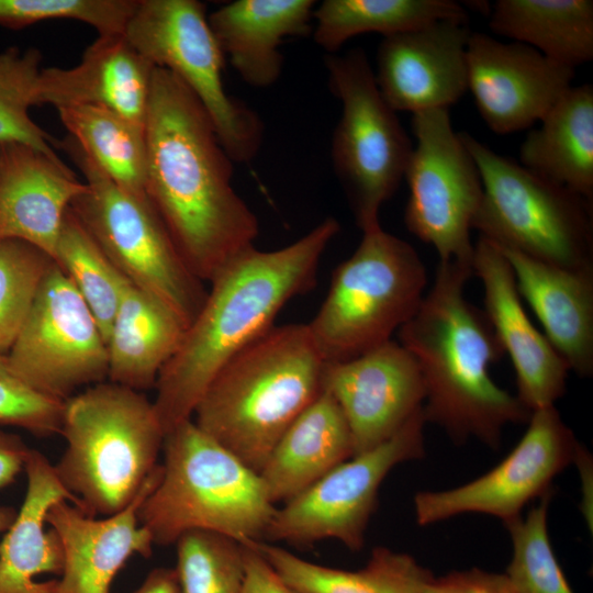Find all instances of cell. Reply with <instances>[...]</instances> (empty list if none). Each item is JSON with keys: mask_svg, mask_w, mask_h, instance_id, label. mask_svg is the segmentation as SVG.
Returning <instances> with one entry per match:
<instances>
[{"mask_svg": "<svg viewBox=\"0 0 593 593\" xmlns=\"http://www.w3.org/2000/svg\"><path fill=\"white\" fill-rule=\"evenodd\" d=\"M145 190L190 271L202 282L254 246L259 223L232 186L234 161L205 109L155 67L145 119Z\"/></svg>", "mask_w": 593, "mask_h": 593, "instance_id": "obj_1", "label": "cell"}, {"mask_svg": "<svg viewBox=\"0 0 593 593\" xmlns=\"http://www.w3.org/2000/svg\"><path fill=\"white\" fill-rule=\"evenodd\" d=\"M339 230L328 216L282 248L249 247L212 278L203 305L155 384L153 404L165 435L192 418L219 371L273 326L287 302L315 286L320 260Z\"/></svg>", "mask_w": 593, "mask_h": 593, "instance_id": "obj_2", "label": "cell"}, {"mask_svg": "<svg viewBox=\"0 0 593 593\" xmlns=\"http://www.w3.org/2000/svg\"><path fill=\"white\" fill-rule=\"evenodd\" d=\"M472 265L439 262L434 283L415 314L398 331L415 358L425 388L426 423L455 444L477 438L499 449L508 424L527 423L529 411L490 373L504 351L484 311L465 295Z\"/></svg>", "mask_w": 593, "mask_h": 593, "instance_id": "obj_3", "label": "cell"}, {"mask_svg": "<svg viewBox=\"0 0 593 593\" xmlns=\"http://www.w3.org/2000/svg\"><path fill=\"white\" fill-rule=\"evenodd\" d=\"M324 367L307 324L272 326L219 371L193 422L259 473L282 434L323 390Z\"/></svg>", "mask_w": 593, "mask_h": 593, "instance_id": "obj_4", "label": "cell"}, {"mask_svg": "<svg viewBox=\"0 0 593 593\" xmlns=\"http://www.w3.org/2000/svg\"><path fill=\"white\" fill-rule=\"evenodd\" d=\"M160 478L138 507L154 545L206 530L240 544L261 541L276 513L260 474L192 418L166 433Z\"/></svg>", "mask_w": 593, "mask_h": 593, "instance_id": "obj_5", "label": "cell"}, {"mask_svg": "<svg viewBox=\"0 0 593 593\" xmlns=\"http://www.w3.org/2000/svg\"><path fill=\"white\" fill-rule=\"evenodd\" d=\"M66 448L56 473L91 516L128 506L158 468L165 432L153 402L139 391L100 382L64 403Z\"/></svg>", "mask_w": 593, "mask_h": 593, "instance_id": "obj_6", "label": "cell"}, {"mask_svg": "<svg viewBox=\"0 0 593 593\" xmlns=\"http://www.w3.org/2000/svg\"><path fill=\"white\" fill-rule=\"evenodd\" d=\"M426 284L425 266L412 245L380 225L363 231L307 324L324 361H346L391 340L419 307Z\"/></svg>", "mask_w": 593, "mask_h": 593, "instance_id": "obj_7", "label": "cell"}, {"mask_svg": "<svg viewBox=\"0 0 593 593\" xmlns=\"http://www.w3.org/2000/svg\"><path fill=\"white\" fill-rule=\"evenodd\" d=\"M482 181L472 230L492 244L570 269L593 268L592 201L459 133Z\"/></svg>", "mask_w": 593, "mask_h": 593, "instance_id": "obj_8", "label": "cell"}, {"mask_svg": "<svg viewBox=\"0 0 593 593\" xmlns=\"http://www.w3.org/2000/svg\"><path fill=\"white\" fill-rule=\"evenodd\" d=\"M57 144L87 184L72 201V213L131 284L160 299L188 327L208 291L183 261L150 201L115 184L69 135Z\"/></svg>", "mask_w": 593, "mask_h": 593, "instance_id": "obj_9", "label": "cell"}, {"mask_svg": "<svg viewBox=\"0 0 593 593\" xmlns=\"http://www.w3.org/2000/svg\"><path fill=\"white\" fill-rule=\"evenodd\" d=\"M328 88L342 103L332 138L334 171L357 226L380 225L379 212L399 189L413 144L384 101L361 47L325 56Z\"/></svg>", "mask_w": 593, "mask_h": 593, "instance_id": "obj_10", "label": "cell"}, {"mask_svg": "<svg viewBox=\"0 0 593 593\" xmlns=\"http://www.w3.org/2000/svg\"><path fill=\"white\" fill-rule=\"evenodd\" d=\"M124 36L155 67L177 76L209 114L234 163H249L264 138L261 118L231 97L222 80L225 56L197 0H137Z\"/></svg>", "mask_w": 593, "mask_h": 593, "instance_id": "obj_11", "label": "cell"}, {"mask_svg": "<svg viewBox=\"0 0 593 593\" xmlns=\"http://www.w3.org/2000/svg\"><path fill=\"white\" fill-rule=\"evenodd\" d=\"M416 139L405 170L409 199L406 228L432 245L439 262L472 265V221L482 199L479 169L455 132L448 109L412 114Z\"/></svg>", "mask_w": 593, "mask_h": 593, "instance_id": "obj_12", "label": "cell"}, {"mask_svg": "<svg viewBox=\"0 0 593 593\" xmlns=\"http://www.w3.org/2000/svg\"><path fill=\"white\" fill-rule=\"evenodd\" d=\"M425 425L422 406L390 439L342 462L277 508L265 539L304 546L336 539L360 550L384 478L425 455Z\"/></svg>", "mask_w": 593, "mask_h": 593, "instance_id": "obj_13", "label": "cell"}, {"mask_svg": "<svg viewBox=\"0 0 593 593\" xmlns=\"http://www.w3.org/2000/svg\"><path fill=\"white\" fill-rule=\"evenodd\" d=\"M30 387L66 401L83 385L108 377V350L88 305L54 261L7 354Z\"/></svg>", "mask_w": 593, "mask_h": 593, "instance_id": "obj_14", "label": "cell"}, {"mask_svg": "<svg viewBox=\"0 0 593 593\" xmlns=\"http://www.w3.org/2000/svg\"><path fill=\"white\" fill-rule=\"evenodd\" d=\"M527 423L513 450L486 473L454 489L416 493L417 524L426 526L466 513L506 523L519 517L529 501L551 491L553 478L574 463L581 445L555 405L533 411Z\"/></svg>", "mask_w": 593, "mask_h": 593, "instance_id": "obj_15", "label": "cell"}, {"mask_svg": "<svg viewBox=\"0 0 593 593\" xmlns=\"http://www.w3.org/2000/svg\"><path fill=\"white\" fill-rule=\"evenodd\" d=\"M575 69L519 43L471 32L468 89L483 121L496 134L530 128L571 87Z\"/></svg>", "mask_w": 593, "mask_h": 593, "instance_id": "obj_16", "label": "cell"}, {"mask_svg": "<svg viewBox=\"0 0 593 593\" xmlns=\"http://www.w3.org/2000/svg\"><path fill=\"white\" fill-rule=\"evenodd\" d=\"M323 389L347 421L354 456L390 439L425 399L415 358L393 339L356 358L325 362Z\"/></svg>", "mask_w": 593, "mask_h": 593, "instance_id": "obj_17", "label": "cell"}, {"mask_svg": "<svg viewBox=\"0 0 593 593\" xmlns=\"http://www.w3.org/2000/svg\"><path fill=\"white\" fill-rule=\"evenodd\" d=\"M468 18L440 19L383 37L374 79L390 108L448 109L468 90Z\"/></svg>", "mask_w": 593, "mask_h": 593, "instance_id": "obj_18", "label": "cell"}, {"mask_svg": "<svg viewBox=\"0 0 593 593\" xmlns=\"http://www.w3.org/2000/svg\"><path fill=\"white\" fill-rule=\"evenodd\" d=\"M472 276L484 292V313L511 358L518 400L529 410L555 405L566 391L568 365L524 310L511 266L488 239L474 244Z\"/></svg>", "mask_w": 593, "mask_h": 593, "instance_id": "obj_19", "label": "cell"}, {"mask_svg": "<svg viewBox=\"0 0 593 593\" xmlns=\"http://www.w3.org/2000/svg\"><path fill=\"white\" fill-rule=\"evenodd\" d=\"M86 189L54 150L0 144V242L20 239L54 258L66 213Z\"/></svg>", "mask_w": 593, "mask_h": 593, "instance_id": "obj_20", "label": "cell"}, {"mask_svg": "<svg viewBox=\"0 0 593 593\" xmlns=\"http://www.w3.org/2000/svg\"><path fill=\"white\" fill-rule=\"evenodd\" d=\"M160 474L158 466L136 499L110 516L96 518L67 501L49 508L46 524L59 536L65 556L53 593H109L116 573L133 555H152L154 541L139 524L137 512Z\"/></svg>", "mask_w": 593, "mask_h": 593, "instance_id": "obj_21", "label": "cell"}, {"mask_svg": "<svg viewBox=\"0 0 593 593\" xmlns=\"http://www.w3.org/2000/svg\"><path fill=\"white\" fill-rule=\"evenodd\" d=\"M155 66L124 34L98 36L71 68L43 67L36 105H98L145 128Z\"/></svg>", "mask_w": 593, "mask_h": 593, "instance_id": "obj_22", "label": "cell"}, {"mask_svg": "<svg viewBox=\"0 0 593 593\" xmlns=\"http://www.w3.org/2000/svg\"><path fill=\"white\" fill-rule=\"evenodd\" d=\"M494 246L511 266L521 299L532 307L544 335L569 370L579 377H590L593 373V268H563Z\"/></svg>", "mask_w": 593, "mask_h": 593, "instance_id": "obj_23", "label": "cell"}, {"mask_svg": "<svg viewBox=\"0 0 593 593\" xmlns=\"http://www.w3.org/2000/svg\"><path fill=\"white\" fill-rule=\"evenodd\" d=\"M24 471L26 492L18 514L0 541V593H53L56 581L37 582L41 574H61L64 548L57 533L45 530L49 508L77 500L60 482L54 465L30 449Z\"/></svg>", "mask_w": 593, "mask_h": 593, "instance_id": "obj_24", "label": "cell"}, {"mask_svg": "<svg viewBox=\"0 0 593 593\" xmlns=\"http://www.w3.org/2000/svg\"><path fill=\"white\" fill-rule=\"evenodd\" d=\"M315 5L313 0H236L208 14V20L239 77L251 87L268 88L282 74V42L312 32Z\"/></svg>", "mask_w": 593, "mask_h": 593, "instance_id": "obj_25", "label": "cell"}, {"mask_svg": "<svg viewBox=\"0 0 593 593\" xmlns=\"http://www.w3.org/2000/svg\"><path fill=\"white\" fill-rule=\"evenodd\" d=\"M353 456L347 421L323 389L279 438L259 474L270 501L283 504Z\"/></svg>", "mask_w": 593, "mask_h": 593, "instance_id": "obj_26", "label": "cell"}, {"mask_svg": "<svg viewBox=\"0 0 593 593\" xmlns=\"http://www.w3.org/2000/svg\"><path fill=\"white\" fill-rule=\"evenodd\" d=\"M186 329L165 302L128 282L107 337L109 381L137 391L155 387Z\"/></svg>", "mask_w": 593, "mask_h": 593, "instance_id": "obj_27", "label": "cell"}, {"mask_svg": "<svg viewBox=\"0 0 593 593\" xmlns=\"http://www.w3.org/2000/svg\"><path fill=\"white\" fill-rule=\"evenodd\" d=\"M530 130L519 164L537 176L592 201L593 87H570Z\"/></svg>", "mask_w": 593, "mask_h": 593, "instance_id": "obj_28", "label": "cell"}, {"mask_svg": "<svg viewBox=\"0 0 593 593\" xmlns=\"http://www.w3.org/2000/svg\"><path fill=\"white\" fill-rule=\"evenodd\" d=\"M253 545L296 593H422L433 577L412 556L387 547L374 548L363 568L343 570L310 562L272 544Z\"/></svg>", "mask_w": 593, "mask_h": 593, "instance_id": "obj_29", "label": "cell"}, {"mask_svg": "<svg viewBox=\"0 0 593 593\" xmlns=\"http://www.w3.org/2000/svg\"><path fill=\"white\" fill-rule=\"evenodd\" d=\"M489 25L574 69L593 58L591 0H497Z\"/></svg>", "mask_w": 593, "mask_h": 593, "instance_id": "obj_30", "label": "cell"}, {"mask_svg": "<svg viewBox=\"0 0 593 593\" xmlns=\"http://www.w3.org/2000/svg\"><path fill=\"white\" fill-rule=\"evenodd\" d=\"M468 18L451 0H324L315 5L314 42L336 54L351 37L380 33L383 37L440 20Z\"/></svg>", "mask_w": 593, "mask_h": 593, "instance_id": "obj_31", "label": "cell"}, {"mask_svg": "<svg viewBox=\"0 0 593 593\" xmlns=\"http://www.w3.org/2000/svg\"><path fill=\"white\" fill-rule=\"evenodd\" d=\"M57 112L68 135L115 184L148 200L145 128L98 105L63 107Z\"/></svg>", "mask_w": 593, "mask_h": 593, "instance_id": "obj_32", "label": "cell"}, {"mask_svg": "<svg viewBox=\"0 0 593 593\" xmlns=\"http://www.w3.org/2000/svg\"><path fill=\"white\" fill-rule=\"evenodd\" d=\"M54 261L67 276L107 337L128 281L114 267L69 210L56 244Z\"/></svg>", "mask_w": 593, "mask_h": 593, "instance_id": "obj_33", "label": "cell"}, {"mask_svg": "<svg viewBox=\"0 0 593 593\" xmlns=\"http://www.w3.org/2000/svg\"><path fill=\"white\" fill-rule=\"evenodd\" d=\"M552 490L540 497L525 518L503 523L513 556L504 573L515 593H573L552 550L547 526Z\"/></svg>", "mask_w": 593, "mask_h": 593, "instance_id": "obj_34", "label": "cell"}, {"mask_svg": "<svg viewBox=\"0 0 593 593\" xmlns=\"http://www.w3.org/2000/svg\"><path fill=\"white\" fill-rule=\"evenodd\" d=\"M42 61V53L35 47L0 51V144L54 150V138L30 115V109L36 105Z\"/></svg>", "mask_w": 593, "mask_h": 593, "instance_id": "obj_35", "label": "cell"}, {"mask_svg": "<svg viewBox=\"0 0 593 593\" xmlns=\"http://www.w3.org/2000/svg\"><path fill=\"white\" fill-rule=\"evenodd\" d=\"M176 545L180 593L243 592V544L217 533L191 530Z\"/></svg>", "mask_w": 593, "mask_h": 593, "instance_id": "obj_36", "label": "cell"}, {"mask_svg": "<svg viewBox=\"0 0 593 593\" xmlns=\"http://www.w3.org/2000/svg\"><path fill=\"white\" fill-rule=\"evenodd\" d=\"M54 259L20 240L0 242V353L8 354L16 339Z\"/></svg>", "mask_w": 593, "mask_h": 593, "instance_id": "obj_37", "label": "cell"}, {"mask_svg": "<svg viewBox=\"0 0 593 593\" xmlns=\"http://www.w3.org/2000/svg\"><path fill=\"white\" fill-rule=\"evenodd\" d=\"M137 0H0V25L19 30L49 20H76L99 36L123 34Z\"/></svg>", "mask_w": 593, "mask_h": 593, "instance_id": "obj_38", "label": "cell"}, {"mask_svg": "<svg viewBox=\"0 0 593 593\" xmlns=\"http://www.w3.org/2000/svg\"><path fill=\"white\" fill-rule=\"evenodd\" d=\"M64 403L30 387L13 371L7 354L0 353V424L37 437L60 434Z\"/></svg>", "mask_w": 593, "mask_h": 593, "instance_id": "obj_39", "label": "cell"}, {"mask_svg": "<svg viewBox=\"0 0 593 593\" xmlns=\"http://www.w3.org/2000/svg\"><path fill=\"white\" fill-rule=\"evenodd\" d=\"M422 593H515L507 577L478 568L432 579Z\"/></svg>", "mask_w": 593, "mask_h": 593, "instance_id": "obj_40", "label": "cell"}, {"mask_svg": "<svg viewBox=\"0 0 593 593\" xmlns=\"http://www.w3.org/2000/svg\"><path fill=\"white\" fill-rule=\"evenodd\" d=\"M245 579L242 593H296L268 564L253 542L243 544Z\"/></svg>", "mask_w": 593, "mask_h": 593, "instance_id": "obj_41", "label": "cell"}, {"mask_svg": "<svg viewBox=\"0 0 593 593\" xmlns=\"http://www.w3.org/2000/svg\"><path fill=\"white\" fill-rule=\"evenodd\" d=\"M30 449L18 435L0 429V490L24 469Z\"/></svg>", "mask_w": 593, "mask_h": 593, "instance_id": "obj_42", "label": "cell"}, {"mask_svg": "<svg viewBox=\"0 0 593 593\" xmlns=\"http://www.w3.org/2000/svg\"><path fill=\"white\" fill-rule=\"evenodd\" d=\"M133 593H180L176 569H153Z\"/></svg>", "mask_w": 593, "mask_h": 593, "instance_id": "obj_43", "label": "cell"}, {"mask_svg": "<svg viewBox=\"0 0 593 593\" xmlns=\"http://www.w3.org/2000/svg\"><path fill=\"white\" fill-rule=\"evenodd\" d=\"M16 514L18 511H15L13 507L0 505V534L5 533L9 529Z\"/></svg>", "mask_w": 593, "mask_h": 593, "instance_id": "obj_44", "label": "cell"}]
</instances>
